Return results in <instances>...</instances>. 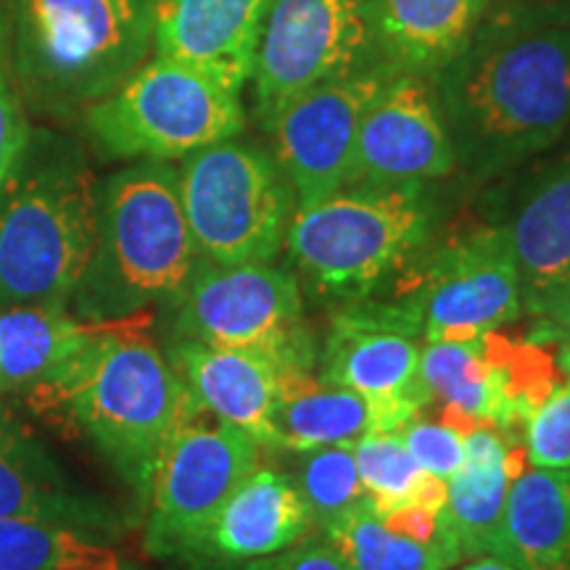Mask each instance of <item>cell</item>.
<instances>
[{
  "label": "cell",
  "mask_w": 570,
  "mask_h": 570,
  "mask_svg": "<svg viewBox=\"0 0 570 570\" xmlns=\"http://www.w3.org/2000/svg\"><path fill=\"white\" fill-rule=\"evenodd\" d=\"M402 439L407 444L412 460L417 462L420 470L439 475L449 481L458 473L462 460H465V444H462V433L444 420L431 423V420H410L402 428Z\"/></svg>",
  "instance_id": "1f68e13d"
},
{
  "label": "cell",
  "mask_w": 570,
  "mask_h": 570,
  "mask_svg": "<svg viewBox=\"0 0 570 570\" xmlns=\"http://www.w3.org/2000/svg\"><path fill=\"white\" fill-rule=\"evenodd\" d=\"M356 473L377 512L407 504L423 470L412 460L402 433H367L352 444Z\"/></svg>",
  "instance_id": "f546056e"
},
{
  "label": "cell",
  "mask_w": 570,
  "mask_h": 570,
  "mask_svg": "<svg viewBox=\"0 0 570 570\" xmlns=\"http://www.w3.org/2000/svg\"><path fill=\"white\" fill-rule=\"evenodd\" d=\"M365 6L383 63L420 77H436L489 11L487 0H365Z\"/></svg>",
  "instance_id": "44dd1931"
},
{
  "label": "cell",
  "mask_w": 570,
  "mask_h": 570,
  "mask_svg": "<svg viewBox=\"0 0 570 570\" xmlns=\"http://www.w3.org/2000/svg\"><path fill=\"white\" fill-rule=\"evenodd\" d=\"M465 460L449 479L441 512L444 539L454 558H502V518L510 483L525 470V449L494 425L462 433Z\"/></svg>",
  "instance_id": "d6986e66"
},
{
  "label": "cell",
  "mask_w": 570,
  "mask_h": 570,
  "mask_svg": "<svg viewBox=\"0 0 570 570\" xmlns=\"http://www.w3.org/2000/svg\"><path fill=\"white\" fill-rule=\"evenodd\" d=\"M446 497H449V483L444 479H439V475H431L423 470L420 479L415 481V489H412L410 502L428 512H433V515H441L446 508Z\"/></svg>",
  "instance_id": "e575fe53"
},
{
  "label": "cell",
  "mask_w": 570,
  "mask_h": 570,
  "mask_svg": "<svg viewBox=\"0 0 570 570\" xmlns=\"http://www.w3.org/2000/svg\"><path fill=\"white\" fill-rule=\"evenodd\" d=\"M259 444L190 396L146 491V550L175 560L240 481L259 468Z\"/></svg>",
  "instance_id": "8fae6325"
},
{
  "label": "cell",
  "mask_w": 570,
  "mask_h": 570,
  "mask_svg": "<svg viewBox=\"0 0 570 570\" xmlns=\"http://www.w3.org/2000/svg\"><path fill=\"white\" fill-rule=\"evenodd\" d=\"M570 309V269H568V275L562 277V283L558 285V288H554V294L547 298V304H544V309L539 312V323H547V320H552V317H558V315H562V312H568Z\"/></svg>",
  "instance_id": "d590c367"
},
{
  "label": "cell",
  "mask_w": 570,
  "mask_h": 570,
  "mask_svg": "<svg viewBox=\"0 0 570 570\" xmlns=\"http://www.w3.org/2000/svg\"><path fill=\"white\" fill-rule=\"evenodd\" d=\"M0 570H125L101 537L42 520L0 518Z\"/></svg>",
  "instance_id": "4316f807"
},
{
  "label": "cell",
  "mask_w": 570,
  "mask_h": 570,
  "mask_svg": "<svg viewBox=\"0 0 570 570\" xmlns=\"http://www.w3.org/2000/svg\"><path fill=\"white\" fill-rule=\"evenodd\" d=\"M431 223L423 185L341 188L296 206L285 252L312 294L352 304L370 298L423 252Z\"/></svg>",
  "instance_id": "5b68a950"
},
{
  "label": "cell",
  "mask_w": 570,
  "mask_h": 570,
  "mask_svg": "<svg viewBox=\"0 0 570 570\" xmlns=\"http://www.w3.org/2000/svg\"><path fill=\"white\" fill-rule=\"evenodd\" d=\"M420 352L423 336L410 309L360 298L333 317L320 377L367 399L383 433L402 431L428 404L420 389Z\"/></svg>",
  "instance_id": "4fadbf2b"
},
{
  "label": "cell",
  "mask_w": 570,
  "mask_h": 570,
  "mask_svg": "<svg viewBox=\"0 0 570 570\" xmlns=\"http://www.w3.org/2000/svg\"><path fill=\"white\" fill-rule=\"evenodd\" d=\"M458 167L433 82L394 71L362 119L344 188L423 185Z\"/></svg>",
  "instance_id": "9a60e30c"
},
{
  "label": "cell",
  "mask_w": 570,
  "mask_h": 570,
  "mask_svg": "<svg viewBox=\"0 0 570 570\" xmlns=\"http://www.w3.org/2000/svg\"><path fill=\"white\" fill-rule=\"evenodd\" d=\"M365 0H269L254 56L256 117L269 125L294 98L370 67Z\"/></svg>",
  "instance_id": "7c38bea8"
},
{
  "label": "cell",
  "mask_w": 570,
  "mask_h": 570,
  "mask_svg": "<svg viewBox=\"0 0 570 570\" xmlns=\"http://www.w3.org/2000/svg\"><path fill=\"white\" fill-rule=\"evenodd\" d=\"M175 306V338L265 354L285 370H312L298 277L273 262L209 265L198 259Z\"/></svg>",
  "instance_id": "9c48e42d"
},
{
  "label": "cell",
  "mask_w": 570,
  "mask_h": 570,
  "mask_svg": "<svg viewBox=\"0 0 570 570\" xmlns=\"http://www.w3.org/2000/svg\"><path fill=\"white\" fill-rule=\"evenodd\" d=\"M196 265L177 169L142 159L98 188L96 246L69 304L90 323L146 315L175 304Z\"/></svg>",
  "instance_id": "3957f363"
},
{
  "label": "cell",
  "mask_w": 570,
  "mask_h": 570,
  "mask_svg": "<svg viewBox=\"0 0 570 570\" xmlns=\"http://www.w3.org/2000/svg\"><path fill=\"white\" fill-rule=\"evenodd\" d=\"M267 6L269 0H154L156 56L240 92L252 80Z\"/></svg>",
  "instance_id": "e0dca14e"
},
{
  "label": "cell",
  "mask_w": 570,
  "mask_h": 570,
  "mask_svg": "<svg viewBox=\"0 0 570 570\" xmlns=\"http://www.w3.org/2000/svg\"><path fill=\"white\" fill-rule=\"evenodd\" d=\"M291 479L296 481L298 491H302L317 529H325L327 523H333L344 512L367 502L360 473H356L352 444L298 452L296 473Z\"/></svg>",
  "instance_id": "f1b7e54d"
},
{
  "label": "cell",
  "mask_w": 570,
  "mask_h": 570,
  "mask_svg": "<svg viewBox=\"0 0 570 570\" xmlns=\"http://www.w3.org/2000/svg\"><path fill=\"white\" fill-rule=\"evenodd\" d=\"M394 75L386 63L306 90L273 122V159L281 167L296 206L315 204L346 185L362 119Z\"/></svg>",
  "instance_id": "5bb4252c"
},
{
  "label": "cell",
  "mask_w": 570,
  "mask_h": 570,
  "mask_svg": "<svg viewBox=\"0 0 570 570\" xmlns=\"http://www.w3.org/2000/svg\"><path fill=\"white\" fill-rule=\"evenodd\" d=\"M98 188L59 140H27L0 188V306H67L96 246Z\"/></svg>",
  "instance_id": "277c9868"
},
{
  "label": "cell",
  "mask_w": 570,
  "mask_h": 570,
  "mask_svg": "<svg viewBox=\"0 0 570 570\" xmlns=\"http://www.w3.org/2000/svg\"><path fill=\"white\" fill-rule=\"evenodd\" d=\"M367 433H383L377 410L367 399L315 377L312 370H285L275 412L277 449L298 454L354 444Z\"/></svg>",
  "instance_id": "cb8c5ba5"
},
{
  "label": "cell",
  "mask_w": 570,
  "mask_h": 570,
  "mask_svg": "<svg viewBox=\"0 0 570 570\" xmlns=\"http://www.w3.org/2000/svg\"><path fill=\"white\" fill-rule=\"evenodd\" d=\"M502 560L518 570H570V473L525 468L510 483Z\"/></svg>",
  "instance_id": "603a6c76"
},
{
  "label": "cell",
  "mask_w": 570,
  "mask_h": 570,
  "mask_svg": "<svg viewBox=\"0 0 570 570\" xmlns=\"http://www.w3.org/2000/svg\"><path fill=\"white\" fill-rule=\"evenodd\" d=\"M417 259V256H415ZM402 269L399 302L417 320L423 344L468 341L523 315L520 269L508 225L481 227L449 240Z\"/></svg>",
  "instance_id": "30bf717a"
},
{
  "label": "cell",
  "mask_w": 570,
  "mask_h": 570,
  "mask_svg": "<svg viewBox=\"0 0 570 570\" xmlns=\"http://www.w3.org/2000/svg\"><path fill=\"white\" fill-rule=\"evenodd\" d=\"M85 125L114 159L169 161L235 138L244 130L246 114L240 92L156 56L88 106Z\"/></svg>",
  "instance_id": "52a82bcc"
},
{
  "label": "cell",
  "mask_w": 570,
  "mask_h": 570,
  "mask_svg": "<svg viewBox=\"0 0 570 570\" xmlns=\"http://www.w3.org/2000/svg\"><path fill=\"white\" fill-rule=\"evenodd\" d=\"M547 327H550L552 333H558V338L562 341V348H568L570 352V309L562 312V315L547 320L544 323Z\"/></svg>",
  "instance_id": "74e56055"
},
{
  "label": "cell",
  "mask_w": 570,
  "mask_h": 570,
  "mask_svg": "<svg viewBox=\"0 0 570 570\" xmlns=\"http://www.w3.org/2000/svg\"><path fill=\"white\" fill-rule=\"evenodd\" d=\"M17 71L51 111L92 106L146 61L154 0H13Z\"/></svg>",
  "instance_id": "8992f818"
},
{
  "label": "cell",
  "mask_w": 570,
  "mask_h": 570,
  "mask_svg": "<svg viewBox=\"0 0 570 570\" xmlns=\"http://www.w3.org/2000/svg\"><path fill=\"white\" fill-rule=\"evenodd\" d=\"M225 570H352L327 539H304L288 550Z\"/></svg>",
  "instance_id": "836d02e7"
},
{
  "label": "cell",
  "mask_w": 570,
  "mask_h": 570,
  "mask_svg": "<svg viewBox=\"0 0 570 570\" xmlns=\"http://www.w3.org/2000/svg\"><path fill=\"white\" fill-rule=\"evenodd\" d=\"M525 3H554V0H487V6L491 9H499V6H525Z\"/></svg>",
  "instance_id": "f35d334b"
},
{
  "label": "cell",
  "mask_w": 570,
  "mask_h": 570,
  "mask_svg": "<svg viewBox=\"0 0 570 570\" xmlns=\"http://www.w3.org/2000/svg\"><path fill=\"white\" fill-rule=\"evenodd\" d=\"M0 518L42 520L106 537L117 512L69 481L51 454L17 425L0 423Z\"/></svg>",
  "instance_id": "ffe728a7"
},
{
  "label": "cell",
  "mask_w": 570,
  "mask_h": 570,
  "mask_svg": "<svg viewBox=\"0 0 570 570\" xmlns=\"http://www.w3.org/2000/svg\"><path fill=\"white\" fill-rule=\"evenodd\" d=\"M523 309L539 317L570 269V159L541 175L508 225Z\"/></svg>",
  "instance_id": "7402d4cb"
},
{
  "label": "cell",
  "mask_w": 570,
  "mask_h": 570,
  "mask_svg": "<svg viewBox=\"0 0 570 570\" xmlns=\"http://www.w3.org/2000/svg\"><path fill=\"white\" fill-rule=\"evenodd\" d=\"M177 185L202 262H273L285 248L296 198L273 156L252 142L230 138L185 156Z\"/></svg>",
  "instance_id": "ba28073f"
},
{
  "label": "cell",
  "mask_w": 570,
  "mask_h": 570,
  "mask_svg": "<svg viewBox=\"0 0 570 570\" xmlns=\"http://www.w3.org/2000/svg\"><path fill=\"white\" fill-rule=\"evenodd\" d=\"M458 570H518V568L502 558H473Z\"/></svg>",
  "instance_id": "8d00e7d4"
},
{
  "label": "cell",
  "mask_w": 570,
  "mask_h": 570,
  "mask_svg": "<svg viewBox=\"0 0 570 570\" xmlns=\"http://www.w3.org/2000/svg\"><path fill=\"white\" fill-rule=\"evenodd\" d=\"M101 323L67 306H0V391H30L75 360Z\"/></svg>",
  "instance_id": "d4e9b609"
},
{
  "label": "cell",
  "mask_w": 570,
  "mask_h": 570,
  "mask_svg": "<svg viewBox=\"0 0 570 570\" xmlns=\"http://www.w3.org/2000/svg\"><path fill=\"white\" fill-rule=\"evenodd\" d=\"M458 164L489 177L570 130V0L499 6L433 77Z\"/></svg>",
  "instance_id": "6da1fadb"
},
{
  "label": "cell",
  "mask_w": 570,
  "mask_h": 570,
  "mask_svg": "<svg viewBox=\"0 0 570 570\" xmlns=\"http://www.w3.org/2000/svg\"><path fill=\"white\" fill-rule=\"evenodd\" d=\"M151 315L101 323L90 344L30 389L35 410L75 423L146 499L161 446L190 394L146 333Z\"/></svg>",
  "instance_id": "7a4b0ae2"
},
{
  "label": "cell",
  "mask_w": 570,
  "mask_h": 570,
  "mask_svg": "<svg viewBox=\"0 0 570 570\" xmlns=\"http://www.w3.org/2000/svg\"><path fill=\"white\" fill-rule=\"evenodd\" d=\"M125 570H138V568H132V566H125Z\"/></svg>",
  "instance_id": "ab89813d"
},
{
  "label": "cell",
  "mask_w": 570,
  "mask_h": 570,
  "mask_svg": "<svg viewBox=\"0 0 570 570\" xmlns=\"http://www.w3.org/2000/svg\"><path fill=\"white\" fill-rule=\"evenodd\" d=\"M183 386L206 412L259 446L277 449L275 412L285 367L265 354L175 338L167 354Z\"/></svg>",
  "instance_id": "ac0fdd59"
},
{
  "label": "cell",
  "mask_w": 570,
  "mask_h": 570,
  "mask_svg": "<svg viewBox=\"0 0 570 570\" xmlns=\"http://www.w3.org/2000/svg\"><path fill=\"white\" fill-rule=\"evenodd\" d=\"M315 529L296 481L254 468L175 560L190 570H225L288 550Z\"/></svg>",
  "instance_id": "2e32d148"
},
{
  "label": "cell",
  "mask_w": 570,
  "mask_h": 570,
  "mask_svg": "<svg viewBox=\"0 0 570 570\" xmlns=\"http://www.w3.org/2000/svg\"><path fill=\"white\" fill-rule=\"evenodd\" d=\"M27 140H30V127H27L19 96L11 85L9 69H6L3 51H0V188L9 180Z\"/></svg>",
  "instance_id": "d6a6232c"
},
{
  "label": "cell",
  "mask_w": 570,
  "mask_h": 570,
  "mask_svg": "<svg viewBox=\"0 0 570 570\" xmlns=\"http://www.w3.org/2000/svg\"><path fill=\"white\" fill-rule=\"evenodd\" d=\"M420 389L431 402H444V410H454L475 423L494 425L504 436L520 428L504 399L502 373L494 356L481 338L458 344V341H433L420 352Z\"/></svg>",
  "instance_id": "484cf974"
},
{
  "label": "cell",
  "mask_w": 570,
  "mask_h": 570,
  "mask_svg": "<svg viewBox=\"0 0 570 570\" xmlns=\"http://www.w3.org/2000/svg\"><path fill=\"white\" fill-rule=\"evenodd\" d=\"M566 377L531 412L523 425V449L531 468L570 473V352L566 348Z\"/></svg>",
  "instance_id": "4dcf8cb0"
},
{
  "label": "cell",
  "mask_w": 570,
  "mask_h": 570,
  "mask_svg": "<svg viewBox=\"0 0 570 570\" xmlns=\"http://www.w3.org/2000/svg\"><path fill=\"white\" fill-rule=\"evenodd\" d=\"M325 539L352 570H449L454 562L436 544L396 533L383 523L373 504L360 508L325 525Z\"/></svg>",
  "instance_id": "83f0119b"
}]
</instances>
